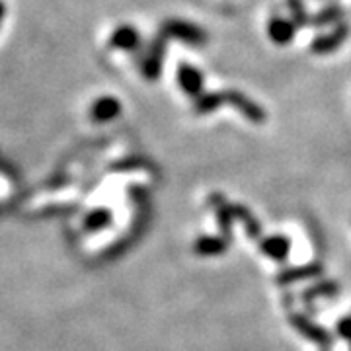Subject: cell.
Instances as JSON below:
<instances>
[{"label":"cell","mask_w":351,"mask_h":351,"mask_svg":"<svg viewBox=\"0 0 351 351\" xmlns=\"http://www.w3.org/2000/svg\"><path fill=\"white\" fill-rule=\"evenodd\" d=\"M162 32L164 36L182 39V41H186L189 45H195V47L205 45V41H207L205 29H201L199 25L189 24V22H182V20H170V22H166Z\"/></svg>","instance_id":"6da1fadb"},{"label":"cell","mask_w":351,"mask_h":351,"mask_svg":"<svg viewBox=\"0 0 351 351\" xmlns=\"http://www.w3.org/2000/svg\"><path fill=\"white\" fill-rule=\"evenodd\" d=\"M225 101L230 104L234 110H239L246 119H250L254 123H263L265 121V110H262L254 100L248 96H244L239 90H225Z\"/></svg>","instance_id":"7a4b0ae2"},{"label":"cell","mask_w":351,"mask_h":351,"mask_svg":"<svg viewBox=\"0 0 351 351\" xmlns=\"http://www.w3.org/2000/svg\"><path fill=\"white\" fill-rule=\"evenodd\" d=\"M350 36V25L346 24H338L330 34H322L318 36L316 39H313L311 43V51L314 55H328V53H334L338 49L339 45L348 39Z\"/></svg>","instance_id":"3957f363"},{"label":"cell","mask_w":351,"mask_h":351,"mask_svg":"<svg viewBox=\"0 0 351 351\" xmlns=\"http://www.w3.org/2000/svg\"><path fill=\"white\" fill-rule=\"evenodd\" d=\"M178 80H180V86L182 90L188 94V96H193L197 98L201 92H203V84H205V78L201 75L199 71L195 66H191L188 63L180 64L178 69Z\"/></svg>","instance_id":"277c9868"},{"label":"cell","mask_w":351,"mask_h":351,"mask_svg":"<svg viewBox=\"0 0 351 351\" xmlns=\"http://www.w3.org/2000/svg\"><path fill=\"white\" fill-rule=\"evenodd\" d=\"M267 34H269V39L274 43H277V45H287L289 41L295 38V34H297V25L293 24V20H285V18L277 16V18L269 20Z\"/></svg>","instance_id":"5b68a950"},{"label":"cell","mask_w":351,"mask_h":351,"mask_svg":"<svg viewBox=\"0 0 351 351\" xmlns=\"http://www.w3.org/2000/svg\"><path fill=\"white\" fill-rule=\"evenodd\" d=\"M221 104H225V92H201L193 100V110L199 115H207L219 110Z\"/></svg>","instance_id":"8992f818"},{"label":"cell","mask_w":351,"mask_h":351,"mask_svg":"<svg viewBox=\"0 0 351 351\" xmlns=\"http://www.w3.org/2000/svg\"><path fill=\"white\" fill-rule=\"evenodd\" d=\"M291 242L285 237H269L262 242V252L267 254L269 258H274L277 262H283L289 256Z\"/></svg>","instance_id":"52a82bcc"},{"label":"cell","mask_w":351,"mask_h":351,"mask_svg":"<svg viewBox=\"0 0 351 351\" xmlns=\"http://www.w3.org/2000/svg\"><path fill=\"white\" fill-rule=\"evenodd\" d=\"M162 55H164V41L162 39H156V41L152 43L151 55H149L147 63H145V66H143V69H145V75L149 76V78H156V76L160 75Z\"/></svg>","instance_id":"ba28073f"},{"label":"cell","mask_w":351,"mask_h":351,"mask_svg":"<svg viewBox=\"0 0 351 351\" xmlns=\"http://www.w3.org/2000/svg\"><path fill=\"white\" fill-rule=\"evenodd\" d=\"M341 18H343V10L336 4H330L324 10L311 16V25H314V27H328V25L341 22Z\"/></svg>","instance_id":"9c48e42d"},{"label":"cell","mask_w":351,"mask_h":351,"mask_svg":"<svg viewBox=\"0 0 351 351\" xmlns=\"http://www.w3.org/2000/svg\"><path fill=\"white\" fill-rule=\"evenodd\" d=\"M226 248V242L223 239H211V237H203L195 242V252L203 256H215V254H223Z\"/></svg>","instance_id":"30bf717a"},{"label":"cell","mask_w":351,"mask_h":351,"mask_svg":"<svg viewBox=\"0 0 351 351\" xmlns=\"http://www.w3.org/2000/svg\"><path fill=\"white\" fill-rule=\"evenodd\" d=\"M289 12H291V18H293V24L299 27H304V25H311V16L304 8V2L302 0H287Z\"/></svg>","instance_id":"8fae6325"},{"label":"cell","mask_w":351,"mask_h":351,"mask_svg":"<svg viewBox=\"0 0 351 351\" xmlns=\"http://www.w3.org/2000/svg\"><path fill=\"white\" fill-rule=\"evenodd\" d=\"M232 215L234 217H239L240 221H244V225H246V232H248V237H252V239H256L258 234H260V225L254 221V217H252L244 207H240V205H237V207H232Z\"/></svg>","instance_id":"7c38bea8"},{"label":"cell","mask_w":351,"mask_h":351,"mask_svg":"<svg viewBox=\"0 0 351 351\" xmlns=\"http://www.w3.org/2000/svg\"><path fill=\"white\" fill-rule=\"evenodd\" d=\"M293 324L299 328V330H301L304 336H308V338L320 339V341H322V339H326V334H324L322 330H316V326H314V324L311 326V324H308V322H306L304 318H301V316L293 318Z\"/></svg>","instance_id":"4fadbf2b"},{"label":"cell","mask_w":351,"mask_h":351,"mask_svg":"<svg viewBox=\"0 0 351 351\" xmlns=\"http://www.w3.org/2000/svg\"><path fill=\"white\" fill-rule=\"evenodd\" d=\"M318 271H320V267H308L306 271H289V274L283 276V283H289L293 277H302L304 274H318Z\"/></svg>","instance_id":"5bb4252c"},{"label":"cell","mask_w":351,"mask_h":351,"mask_svg":"<svg viewBox=\"0 0 351 351\" xmlns=\"http://www.w3.org/2000/svg\"><path fill=\"white\" fill-rule=\"evenodd\" d=\"M339 334L346 336V338H351V320H343L339 322Z\"/></svg>","instance_id":"9a60e30c"}]
</instances>
